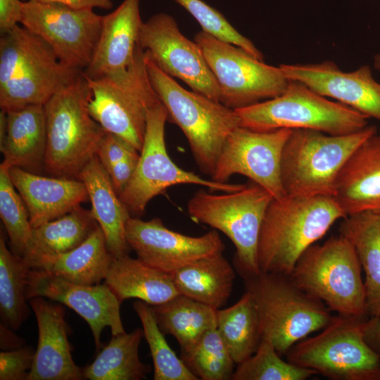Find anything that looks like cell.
Returning <instances> with one entry per match:
<instances>
[{"label": "cell", "instance_id": "43", "mask_svg": "<svg viewBox=\"0 0 380 380\" xmlns=\"http://www.w3.org/2000/svg\"><path fill=\"white\" fill-rule=\"evenodd\" d=\"M22 0H0V32L6 33L20 24Z\"/></svg>", "mask_w": 380, "mask_h": 380}, {"label": "cell", "instance_id": "36", "mask_svg": "<svg viewBox=\"0 0 380 380\" xmlns=\"http://www.w3.org/2000/svg\"><path fill=\"white\" fill-rule=\"evenodd\" d=\"M317 374L311 369L284 361L273 345L264 339L248 359L237 364L233 380H305Z\"/></svg>", "mask_w": 380, "mask_h": 380}, {"label": "cell", "instance_id": "38", "mask_svg": "<svg viewBox=\"0 0 380 380\" xmlns=\"http://www.w3.org/2000/svg\"><path fill=\"white\" fill-rule=\"evenodd\" d=\"M181 357L199 379L228 380L234 372L235 362L216 327L206 331L194 349Z\"/></svg>", "mask_w": 380, "mask_h": 380}, {"label": "cell", "instance_id": "31", "mask_svg": "<svg viewBox=\"0 0 380 380\" xmlns=\"http://www.w3.org/2000/svg\"><path fill=\"white\" fill-rule=\"evenodd\" d=\"M151 307L163 333L177 341L181 355L189 353L205 332L216 327L217 309L184 295Z\"/></svg>", "mask_w": 380, "mask_h": 380}, {"label": "cell", "instance_id": "44", "mask_svg": "<svg viewBox=\"0 0 380 380\" xmlns=\"http://www.w3.org/2000/svg\"><path fill=\"white\" fill-rule=\"evenodd\" d=\"M44 2L56 3L76 10L91 9L95 8L109 10L113 8V0H39Z\"/></svg>", "mask_w": 380, "mask_h": 380}, {"label": "cell", "instance_id": "16", "mask_svg": "<svg viewBox=\"0 0 380 380\" xmlns=\"http://www.w3.org/2000/svg\"><path fill=\"white\" fill-rule=\"evenodd\" d=\"M292 129L257 131L236 128L227 138L211 179L227 183L234 175L247 177L274 199L286 196L281 177L284 144Z\"/></svg>", "mask_w": 380, "mask_h": 380}, {"label": "cell", "instance_id": "12", "mask_svg": "<svg viewBox=\"0 0 380 380\" xmlns=\"http://www.w3.org/2000/svg\"><path fill=\"white\" fill-rule=\"evenodd\" d=\"M167 120V111L161 102L148 111L144 141L135 171L119 195L130 214L143 215L151 199L176 185H199L212 191L222 192L236 191L245 186L206 179L176 165L165 145V126Z\"/></svg>", "mask_w": 380, "mask_h": 380}, {"label": "cell", "instance_id": "9", "mask_svg": "<svg viewBox=\"0 0 380 380\" xmlns=\"http://www.w3.org/2000/svg\"><path fill=\"white\" fill-rule=\"evenodd\" d=\"M272 196L251 181L240 190L213 194L196 192L187 203L191 217L224 233L236 253L234 266L241 277L260 272L257 251L261 225Z\"/></svg>", "mask_w": 380, "mask_h": 380}, {"label": "cell", "instance_id": "5", "mask_svg": "<svg viewBox=\"0 0 380 380\" xmlns=\"http://www.w3.org/2000/svg\"><path fill=\"white\" fill-rule=\"evenodd\" d=\"M90 96L82 72L44 105L47 128L44 167L52 177L77 179L106 133L89 113Z\"/></svg>", "mask_w": 380, "mask_h": 380}, {"label": "cell", "instance_id": "6", "mask_svg": "<svg viewBox=\"0 0 380 380\" xmlns=\"http://www.w3.org/2000/svg\"><path fill=\"white\" fill-rule=\"evenodd\" d=\"M362 267L352 242L339 234L314 243L290 274L304 291L338 315L367 317Z\"/></svg>", "mask_w": 380, "mask_h": 380}, {"label": "cell", "instance_id": "1", "mask_svg": "<svg viewBox=\"0 0 380 380\" xmlns=\"http://www.w3.org/2000/svg\"><path fill=\"white\" fill-rule=\"evenodd\" d=\"M346 217L331 196L273 198L260 228L257 258L260 271L290 275L301 254Z\"/></svg>", "mask_w": 380, "mask_h": 380}, {"label": "cell", "instance_id": "7", "mask_svg": "<svg viewBox=\"0 0 380 380\" xmlns=\"http://www.w3.org/2000/svg\"><path fill=\"white\" fill-rule=\"evenodd\" d=\"M377 133L375 126L348 134L292 129L281 156V177L289 196H331L338 173L353 151Z\"/></svg>", "mask_w": 380, "mask_h": 380}, {"label": "cell", "instance_id": "39", "mask_svg": "<svg viewBox=\"0 0 380 380\" xmlns=\"http://www.w3.org/2000/svg\"><path fill=\"white\" fill-rule=\"evenodd\" d=\"M175 1L196 20L202 31L221 41L237 46L263 61L262 52L250 39L240 34L217 10L202 0Z\"/></svg>", "mask_w": 380, "mask_h": 380}, {"label": "cell", "instance_id": "20", "mask_svg": "<svg viewBox=\"0 0 380 380\" xmlns=\"http://www.w3.org/2000/svg\"><path fill=\"white\" fill-rule=\"evenodd\" d=\"M38 327V343L27 380H81L82 369L75 363L68 335L65 310L44 297L30 300Z\"/></svg>", "mask_w": 380, "mask_h": 380}, {"label": "cell", "instance_id": "30", "mask_svg": "<svg viewBox=\"0 0 380 380\" xmlns=\"http://www.w3.org/2000/svg\"><path fill=\"white\" fill-rule=\"evenodd\" d=\"M113 256L104 234L98 226L72 251L42 262L36 268L80 285L99 284L104 280Z\"/></svg>", "mask_w": 380, "mask_h": 380}, {"label": "cell", "instance_id": "35", "mask_svg": "<svg viewBox=\"0 0 380 380\" xmlns=\"http://www.w3.org/2000/svg\"><path fill=\"white\" fill-rule=\"evenodd\" d=\"M133 308L141 321L144 336L150 349L154 368L153 379H199L168 345L151 305L137 300L133 303Z\"/></svg>", "mask_w": 380, "mask_h": 380}, {"label": "cell", "instance_id": "27", "mask_svg": "<svg viewBox=\"0 0 380 380\" xmlns=\"http://www.w3.org/2000/svg\"><path fill=\"white\" fill-rule=\"evenodd\" d=\"M99 226L91 210L78 206L66 215L32 229L23 258L31 268L42 262L72 251Z\"/></svg>", "mask_w": 380, "mask_h": 380}, {"label": "cell", "instance_id": "46", "mask_svg": "<svg viewBox=\"0 0 380 380\" xmlns=\"http://www.w3.org/2000/svg\"><path fill=\"white\" fill-rule=\"evenodd\" d=\"M11 330L13 329L1 322L0 348L1 350H11L26 346L25 341Z\"/></svg>", "mask_w": 380, "mask_h": 380}, {"label": "cell", "instance_id": "19", "mask_svg": "<svg viewBox=\"0 0 380 380\" xmlns=\"http://www.w3.org/2000/svg\"><path fill=\"white\" fill-rule=\"evenodd\" d=\"M289 80L300 82L316 93L380 121V83L369 66L342 71L332 61L314 64H281Z\"/></svg>", "mask_w": 380, "mask_h": 380}, {"label": "cell", "instance_id": "45", "mask_svg": "<svg viewBox=\"0 0 380 380\" xmlns=\"http://www.w3.org/2000/svg\"><path fill=\"white\" fill-rule=\"evenodd\" d=\"M364 336L369 347L380 356V317H371L366 320Z\"/></svg>", "mask_w": 380, "mask_h": 380}, {"label": "cell", "instance_id": "4", "mask_svg": "<svg viewBox=\"0 0 380 380\" xmlns=\"http://www.w3.org/2000/svg\"><path fill=\"white\" fill-rule=\"evenodd\" d=\"M242 278L255 301L262 339L270 342L280 355L322 330L333 317L322 301L299 288L289 275L260 271Z\"/></svg>", "mask_w": 380, "mask_h": 380}, {"label": "cell", "instance_id": "10", "mask_svg": "<svg viewBox=\"0 0 380 380\" xmlns=\"http://www.w3.org/2000/svg\"><path fill=\"white\" fill-rule=\"evenodd\" d=\"M367 317L337 315L315 336L286 353L287 361L332 380L380 379V356L367 343Z\"/></svg>", "mask_w": 380, "mask_h": 380}, {"label": "cell", "instance_id": "13", "mask_svg": "<svg viewBox=\"0 0 380 380\" xmlns=\"http://www.w3.org/2000/svg\"><path fill=\"white\" fill-rule=\"evenodd\" d=\"M194 42L218 84L220 101L233 109L274 98L285 90L289 80L279 65H267L243 49L221 41L203 31Z\"/></svg>", "mask_w": 380, "mask_h": 380}, {"label": "cell", "instance_id": "26", "mask_svg": "<svg viewBox=\"0 0 380 380\" xmlns=\"http://www.w3.org/2000/svg\"><path fill=\"white\" fill-rule=\"evenodd\" d=\"M104 281L121 303L137 298L158 305L179 294L171 274L129 255L113 257Z\"/></svg>", "mask_w": 380, "mask_h": 380}, {"label": "cell", "instance_id": "21", "mask_svg": "<svg viewBox=\"0 0 380 380\" xmlns=\"http://www.w3.org/2000/svg\"><path fill=\"white\" fill-rule=\"evenodd\" d=\"M142 22L140 0H123L103 15L99 39L90 64L82 71L84 76L96 79L131 66L144 53L139 45Z\"/></svg>", "mask_w": 380, "mask_h": 380}, {"label": "cell", "instance_id": "15", "mask_svg": "<svg viewBox=\"0 0 380 380\" xmlns=\"http://www.w3.org/2000/svg\"><path fill=\"white\" fill-rule=\"evenodd\" d=\"M139 45L145 56L164 73L220 101L218 84L201 48L181 32L172 15L158 13L143 21Z\"/></svg>", "mask_w": 380, "mask_h": 380}, {"label": "cell", "instance_id": "34", "mask_svg": "<svg viewBox=\"0 0 380 380\" xmlns=\"http://www.w3.org/2000/svg\"><path fill=\"white\" fill-rule=\"evenodd\" d=\"M30 266L25 260L8 250L0 237V315L1 322L13 331L30 315L26 303L27 276Z\"/></svg>", "mask_w": 380, "mask_h": 380}, {"label": "cell", "instance_id": "11", "mask_svg": "<svg viewBox=\"0 0 380 380\" xmlns=\"http://www.w3.org/2000/svg\"><path fill=\"white\" fill-rule=\"evenodd\" d=\"M86 79L92 118L107 132L125 139L141 151L148 111L161 102L151 84L144 53L124 70Z\"/></svg>", "mask_w": 380, "mask_h": 380}, {"label": "cell", "instance_id": "14", "mask_svg": "<svg viewBox=\"0 0 380 380\" xmlns=\"http://www.w3.org/2000/svg\"><path fill=\"white\" fill-rule=\"evenodd\" d=\"M103 15L94 10L27 0L20 25L47 43L66 66L80 71L90 64L101 31Z\"/></svg>", "mask_w": 380, "mask_h": 380}, {"label": "cell", "instance_id": "2", "mask_svg": "<svg viewBox=\"0 0 380 380\" xmlns=\"http://www.w3.org/2000/svg\"><path fill=\"white\" fill-rule=\"evenodd\" d=\"M82 72L65 65L47 43L23 25L1 34V110L44 105Z\"/></svg>", "mask_w": 380, "mask_h": 380}, {"label": "cell", "instance_id": "3", "mask_svg": "<svg viewBox=\"0 0 380 380\" xmlns=\"http://www.w3.org/2000/svg\"><path fill=\"white\" fill-rule=\"evenodd\" d=\"M145 61L168 121L181 129L199 170L211 177L227 138L241 126L236 113L218 101L183 88L146 56Z\"/></svg>", "mask_w": 380, "mask_h": 380}, {"label": "cell", "instance_id": "22", "mask_svg": "<svg viewBox=\"0 0 380 380\" xmlns=\"http://www.w3.org/2000/svg\"><path fill=\"white\" fill-rule=\"evenodd\" d=\"M349 216L380 210V135L370 136L350 154L336 178L333 195Z\"/></svg>", "mask_w": 380, "mask_h": 380}, {"label": "cell", "instance_id": "47", "mask_svg": "<svg viewBox=\"0 0 380 380\" xmlns=\"http://www.w3.org/2000/svg\"><path fill=\"white\" fill-rule=\"evenodd\" d=\"M374 64L376 69L380 70V53L375 56Z\"/></svg>", "mask_w": 380, "mask_h": 380}, {"label": "cell", "instance_id": "18", "mask_svg": "<svg viewBox=\"0 0 380 380\" xmlns=\"http://www.w3.org/2000/svg\"><path fill=\"white\" fill-rule=\"evenodd\" d=\"M27 300L44 297L69 307L89 324L96 350L101 347V334L109 327L112 336L125 331L120 316V305L106 284L80 285L70 282L42 270L31 268L27 276Z\"/></svg>", "mask_w": 380, "mask_h": 380}, {"label": "cell", "instance_id": "24", "mask_svg": "<svg viewBox=\"0 0 380 380\" xmlns=\"http://www.w3.org/2000/svg\"><path fill=\"white\" fill-rule=\"evenodd\" d=\"M77 179L85 185L92 215L104 234L111 255L114 258L129 255L131 248L125 230L131 214L96 155L84 167Z\"/></svg>", "mask_w": 380, "mask_h": 380}, {"label": "cell", "instance_id": "37", "mask_svg": "<svg viewBox=\"0 0 380 380\" xmlns=\"http://www.w3.org/2000/svg\"><path fill=\"white\" fill-rule=\"evenodd\" d=\"M0 217L8 233L11 251L23 257L32 232L27 208L16 191L9 167L0 165Z\"/></svg>", "mask_w": 380, "mask_h": 380}, {"label": "cell", "instance_id": "23", "mask_svg": "<svg viewBox=\"0 0 380 380\" xmlns=\"http://www.w3.org/2000/svg\"><path fill=\"white\" fill-rule=\"evenodd\" d=\"M9 174L33 228L66 215L89 200L85 185L78 179L44 177L18 167H10Z\"/></svg>", "mask_w": 380, "mask_h": 380}, {"label": "cell", "instance_id": "28", "mask_svg": "<svg viewBox=\"0 0 380 380\" xmlns=\"http://www.w3.org/2000/svg\"><path fill=\"white\" fill-rule=\"evenodd\" d=\"M339 234L352 242L365 272L367 313L380 317V213L365 211L347 216Z\"/></svg>", "mask_w": 380, "mask_h": 380}, {"label": "cell", "instance_id": "8", "mask_svg": "<svg viewBox=\"0 0 380 380\" xmlns=\"http://www.w3.org/2000/svg\"><path fill=\"white\" fill-rule=\"evenodd\" d=\"M234 110L241 126L257 131L305 129L343 135L365 128L369 118L289 80L281 94Z\"/></svg>", "mask_w": 380, "mask_h": 380}, {"label": "cell", "instance_id": "32", "mask_svg": "<svg viewBox=\"0 0 380 380\" xmlns=\"http://www.w3.org/2000/svg\"><path fill=\"white\" fill-rule=\"evenodd\" d=\"M144 336L143 329L112 336L109 343L95 360L82 369L84 379L90 380H141L151 368L143 363L139 348Z\"/></svg>", "mask_w": 380, "mask_h": 380}, {"label": "cell", "instance_id": "42", "mask_svg": "<svg viewBox=\"0 0 380 380\" xmlns=\"http://www.w3.org/2000/svg\"><path fill=\"white\" fill-rule=\"evenodd\" d=\"M139 154L128 157L112 165L107 172L113 186L120 195L131 180L135 171Z\"/></svg>", "mask_w": 380, "mask_h": 380}, {"label": "cell", "instance_id": "48", "mask_svg": "<svg viewBox=\"0 0 380 380\" xmlns=\"http://www.w3.org/2000/svg\"><path fill=\"white\" fill-rule=\"evenodd\" d=\"M380 213V210L378 211Z\"/></svg>", "mask_w": 380, "mask_h": 380}, {"label": "cell", "instance_id": "29", "mask_svg": "<svg viewBox=\"0 0 380 380\" xmlns=\"http://www.w3.org/2000/svg\"><path fill=\"white\" fill-rule=\"evenodd\" d=\"M171 277L179 294L217 310L231 296L235 270L220 253L201 258Z\"/></svg>", "mask_w": 380, "mask_h": 380}, {"label": "cell", "instance_id": "40", "mask_svg": "<svg viewBox=\"0 0 380 380\" xmlns=\"http://www.w3.org/2000/svg\"><path fill=\"white\" fill-rule=\"evenodd\" d=\"M35 350L30 346L0 353V380H27Z\"/></svg>", "mask_w": 380, "mask_h": 380}, {"label": "cell", "instance_id": "17", "mask_svg": "<svg viewBox=\"0 0 380 380\" xmlns=\"http://www.w3.org/2000/svg\"><path fill=\"white\" fill-rule=\"evenodd\" d=\"M125 237L137 258L169 274L201 258L223 253L225 249L215 229L199 236H188L168 229L158 217L144 221L131 217Z\"/></svg>", "mask_w": 380, "mask_h": 380}, {"label": "cell", "instance_id": "33", "mask_svg": "<svg viewBox=\"0 0 380 380\" xmlns=\"http://www.w3.org/2000/svg\"><path fill=\"white\" fill-rule=\"evenodd\" d=\"M216 327L235 364L251 357L262 341L253 298L245 290L232 306L216 311Z\"/></svg>", "mask_w": 380, "mask_h": 380}, {"label": "cell", "instance_id": "41", "mask_svg": "<svg viewBox=\"0 0 380 380\" xmlns=\"http://www.w3.org/2000/svg\"><path fill=\"white\" fill-rule=\"evenodd\" d=\"M139 153L140 151L125 139L106 132L98 146L96 155L107 170L116 163Z\"/></svg>", "mask_w": 380, "mask_h": 380}, {"label": "cell", "instance_id": "25", "mask_svg": "<svg viewBox=\"0 0 380 380\" xmlns=\"http://www.w3.org/2000/svg\"><path fill=\"white\" fill-rule=\"evenodd\" d=\"M6 134L0 146L3 163L37 173L44 167L47 128L44 105L6 112Z\"/></svg>", "mask_w": 380, "mask_h": 380}]
</instances>
